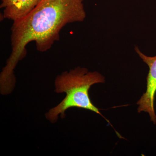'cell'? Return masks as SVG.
Masks as SVG:
<instances>
[{
    "label": "cell",
    "mask_w": 156,
    "mask_h": 156,
    "mask_svg": "<svg viewBox=\"0 0 156 156\" xmlns=\"http://www.w3.org/2000/svg\"><path fill=\"white\" fill-rule=\"evenodd\" d=\"M84 0H41L24 17L13 21L11 27V55L0 75L6 86L16 83L14 70L26 56L29 43H35L37 50H50L60 38L62 29L69 23L82 22L87 17Z\"/></svg>",
    "instance_id": "obj_1"
},
{
    "label": "cell",
    "mask_w": 156,
    "mask_h": 156,
    "mask_svg": "<svg viewBox=\"0 0 156 156\" xmlns=\"http://www.w3.org/2000/svg\"><path fill=\"white\" fill-rule=\"evenodd\" d=\"M105 82V79L102 75L97 71L89 72L86 68L78 67L62 73L55 80V91L57 93L65 92L66 96L58 105L49 110L46 114V118L51 122H55L58 115L63 119L66 110L75 107L94 112L109 123L99 109L93 104L89 95L91 86Z\"/></svg>",
    "instance_id": "obj_2"
},
{
    "label": "cell",
    "mask_w": 156,
    "mask_h": 156,
    "mask_svg": "<svg viewBox=\"0 0 156 156\" xmlns=\"http://www.w3.org/2000/svg\"><path fill=\"white\" fill-rule=\"evenodd\" d=\"M135 50L149 68L147 78L146 91L136 103L139 105L137 111L138 113L142 112L148 113L151 121L154 124H156V115L154 108L156 94V56L152 57L147 56L136 46L135 47Z\"/></svg>",
    "instance_id": "obj_3"
},
{
    "label": "cell",
    "mask_w": 156,
    "mask_h": 156,
    "mask_svg": "<svg viewBox=\"0 0 156 156\" xmlns=\"http://www.w3.org/2000/svg\"><path fill=\"white\" fill-rule=\"evenodd\" d=\"M41 0H18L13 5L4 9L3 16L14 21L27 15Z\"/></svg>",
    "instance_id": "obj_4"
},
{
    "label": "cell",
    "mask_w": 156,
    "mask_h": 156,
    "mask_svg": "<svg viewBox=\"0 0 156 156\" xmlns=\"http://www.w3.org/2000/svg\"><path fill=\"white\" fill-rule=\"evenodd\" d=\"M18 1V0H1L0 8L1 9H5L13 5Z\"/></svg>",
    "instance_id": "obj_5"
}]
</instances>
